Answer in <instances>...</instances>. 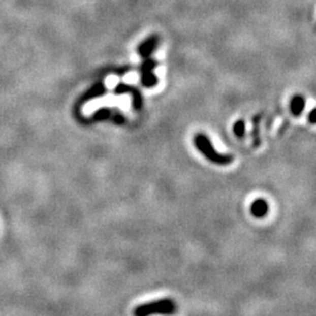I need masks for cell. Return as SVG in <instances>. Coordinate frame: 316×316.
Segmentation results:
<instances>
[{
  "mask_svg": "<svg viewBox=\"0 0 316 316\" xmlns=\"http://www.w3.org/2000/svg\"><path fill=\"white\" fill-rule=\"evenodd\" d=\"M177 311V304L171 299H161L156 301L140 304L134 309V316H171Z\"/></svg>",
  "mask_w": 316,
  "mask_h": 316,
  "instance_id": "1",
  "label": "cell"
},
{
  "mask_svg": "<svg viewBox=\"0 0 316 316\" xmlns=\"http://www.w3.org/2000/svg\"><path fill=\"white\" fill-rule=\"evenodd\" d=\"M196 146L199 149V151L205 156L207 160H210L213 163L218 165H227L233 161V158L229 155H220L213 149L209 140L203 135H198L195 140Z\"/></svg>",
  "mask_w": 316,
  "mask_h": 316,
  "instance_id": "2",
  "label": "cell"
},
{
  "mask_svg": "<svg viewBox=\"0 0 316 316\" xmlns=\"http://www.w3.org/2000/svg\"><path fill=\"white\" fill-rule=\"evenodd\" d=\"M269 206L264 198H258L250 205V213L256 218H264L268 214Z\"/></svg>",
  "mask_w": 316,
  "mask_h": 316,
  "instance_id": "3",
  "label": "cell"
},
{
  "mask_svg": "<svg viewBox=\"0 0 316 316\" xmlns=\"http://www.w3.org/2000/svg\"><path fill=\"white\" fill-rule=\"evenodd\" d=\"M234 132H236L238 137L242 136V134H244V125H242V123H238L236 129H234Z\"/></svg>",
  "mask_w": 316,
  "mask_h": 316,
  "instance_id": "4",
  "label": "cell"
}]
</instances>
